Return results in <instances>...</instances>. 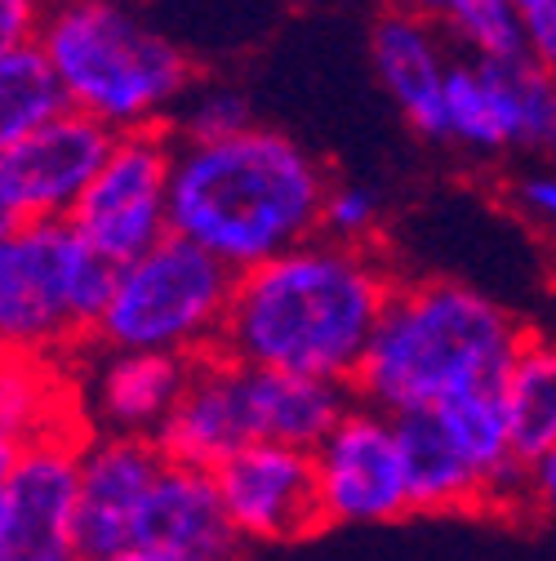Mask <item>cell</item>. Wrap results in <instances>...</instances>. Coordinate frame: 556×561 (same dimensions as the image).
Masks as SVG:
<instances>
[{
  "label": "cell",
  "instance_id": "cell-1",
  "mask_svg": "<svg viewBox=\"0 0 556 561\" xmlns=\"http://www.w3.org/2000/svg\"><path fill=\"white\" fill-rule=\"evenodd\" d=\"M392 295V272L366 245L312 237L236 276L219 353L352 388Z\"/></svg>",
  "mask_w": 556,
  "mask_h": 561
},
{
  "label": "cell",
  "instance_id": "cell-2",
  "mask_svg": "<svg viewBox=\"0 0 556 561\" xmlns=\"http://www.w3.org/2000/svg\"><path fill=\"white\" fill-rule=\"evenodd\" d=\"M325 196L321 161L290 134L254 125L228 144L174 148L170 228L241 276L321 237Z\"/></svg>",
  "mask_w": 556,
  "mask_h": 561
},
{
  "label": "cell",
  "instance_id": "cell-3",
  "mask_svg": "<svg viewBox=\"0 0 556 561\" xmlns=\"http://www.w3.org/2000/svg\"><path fill=\"white\" fill-rule=\"evenodd\" d=\"M530 330L459 280L396 286L352 379L357 401L401 419L476 388H503Z\"/></svg>",
  "mask_w": 556,
  "mask_h": 561
},
{
  "label": "cell",
  "instance_id": "cell-4",
  "mask_svg": "<svg viewBox=\"0 0 556 561\" xmlns=\"http://www.w3.org/2000/svg\"><path fill=\"white\" fill-rule=\"evenodd\" d=\"M67 107L112 134L165 129L187 99L192 62L129 0H49L36 36Z\"/></svg>",
  "mask_w": 556,
  "mask_h": 561
},
{
  "label": "cell",
  "instance_id": "cell-5",
  "mask_svg": "<svg viewBox=\"0 0 556 561\" xmlns=\"http://www.w3.org/2000/svg\"><path fill=\"white\" fill-rule=\"evenodd\" d=\"M116 267L72 224H19L0 241V353L72 357L94 343Z\"/></svg>",
  "mask_w": 556,
  "mask_h": 561
},
{
  "label": "cell",
  "instance_id": "cell-6",
  "mask_svg": "<svg viewBox=\"0 0 556 561\" xmlns=\"http://www.w3.org/2000/svg\"><path fill=\"white\" fill-rule=\"evenodd\" d=\"M232 290L236 272L183 237H165L143 259L116 267V286L94 330V347L200 362L219 353Z\"/></svg>",
  "mask_w": 556,
  "mask_h": 561
},
{
  "label": "cell",
  "instance_id": "cell-7",
  "mask_svg": "<svg viewBox=\"0 0 556 561\" xmlns=\"http://www.w3.org/2000/svg\"><path fill=\"white\" fill-rule=\"evenodd\" d=\"M170 179H174V138L165 129H134L116 134L112 157L103 161L99 179L72 209L77 237L107 259L112 267H125L157 250L170 228Z\"/></svg>",
  "mask_w": 556,
  "mask_h": 561
},
{
  "label": "cell",
  "instance_id": "cell-8",
  "mask_svg": "<svg viewBox=\"0 0 556 561\" xmlns=\"http://www.w3.org/2000/svg\"><path fill=\"white\" fill-rule=\"evenodd\" d=\"M90 428L45 433L23 446L0 485V561H77L81 455Z\"/></svg>",
  "mask_w": 556,
  "mask_h": 561
},
{
  "label": "cell",
  "instance_id": "cell-9",
  "mask_svg": "<svg viewBox=\"0 0 556 561\" xmlns=\"http://www.w3.org/2000/svg\"><path fill=\"white\" fill-rule=\"evenodd\" d=\"M325 526H392L414 517L396 419L357 401L312 450Z\"/></svg>",
  "mask_w": 556,
  "mask_h": 561
},
{
  "label": "cell",
  "instance_id": "cell-10",
  "mask_svg": "<svg viewBox=\"0 0 556 561\" xmlns=\"http://www.w3.org/2000/svg\"><path fill=\"white\" fill-rule=\"evenodd\" d=\"M112 144L116 134L107 125L67 107L10 157H0V196L19 224H67L112 157Z\"/></svg>",
  "mask_w": 556,
  "mask_h": 561
},
{
  "label": "cell",
  "instance_id": "cell-11",
  "mask_svg": "<svg viewBox=\"0 0 556 561\" xmlns=\"http://www.w3.org/2000/svg\"><path fill=\"white\" fill-rule=\"evenodd\" d=\"M215 481L241 543H299L325 530L316 459L308 450L254 442L228 459Z\"/></svg>",
  "mask_w": 556,
  "mask_h": 561
},
{
  "label": "cell",
  "instance_id": "cell-12",
  "mask_svg": "<svg viewBox=\"0 0 556 561\" xmlns=\"http://www.w3.org/2000/svg\"><path fill=\"white\" fill-rule=\"evenodd\" d=\"M165 472V455L148 437H103L90 433L81 455V517L77 548L85 561L134 557L138 522Z\"/></svg>",
  "mask_w": 556,
  "mask_h": 561
},
{
  "label": "cell",
  "instance_id": "cell-13",
  "mask_svg": "<svg viewBox=\"0 0 556 561\" xmlns=\"http://www.w3.org/2000/svg\"><path fill=\"white\" fill-rule=\"evenodd\" d=\"M165 463L219 472L228 459L258 442L254 401H250V370L223 353H210L192 366V379L165 419V428L152 437Z\"/></svg>",
  "mask_w": 556,
  "mask_h": 561
},
{
  "label": "cell",
  "instance_id": "cell-14",
  "mask_svg": "<svg viewBox=\"0 0 556 561\" xmlns=\"http://www.w3.org/2000/svg\"><path fill=\"white\" fill-rule=\"evenodd\" d=\"M187 357H161V353H107L77 379L81 397V419L90 433L103 437H157L165 419L174 414L187 379H192Z\"/></svg>",
  "mask_w": 556,
  "mask_h": 561
},
{
  "label": "cell",
  "instance_id": "cell-15",
  "mask_svg": "<svg viewBox=\"0 0 556 561\" xmlns=\"http://www.w3.org/2000/svg\"><path fill=\"white\" fill-rule=\"evenodd\" d=\"M241 535L223 508L215 472L165 463L138 522L134 552L161 561H236Z\"/></svg>",
  "mask_w": 556,
  "mask_h": 561
},
{
  "label": "cell",
  "instance_id": "cell-16",
  "mask_svg": "<svg viewBox=\"0 0 556 561\" xmlns=\"http://www.w3.org/2000/svg\"><path fill=\"white\" fill-rule=\"evenodd\" d=\"M370 54L383 90L396 99L405 121L428 138H450V121H445L450 67L441 62L428 23L419 14H383L370 36Z\"/></svg>",
  "mask_w": 556,
  "mask_h": 561
},
{
  "label": "cell",
  "instance_id": "cell-17",
  "mask_svg": "<svg viewBox=\"0 0 556 561\" xmlns=\"http://www.w3.org/2000/svg\"><path fill=\"white\" fill-rule=\"evenodd\" d=\"M396 437L405 455V481H409V508L414 513H490V490L480 472L467 463V455L454 446V437L441 428L432 410L401 414Z\"/></svg>",
  "mask_w": 556,
  "mask_h": 561
},
{
  "label": "cell",
  "instance_id": "cell-18",
  "mask_svg": "<svg viewBox=\"0 0 556 561\" xmlns=\"http://www.w3.org/2000/svg\"><path fill=\"white\" fill-rule=\"evenodd\" d=\"M250 401H254L258 442L294 446V450L312 455L343 424V414L357 405V392L347 383H334V379L250 370Z\"/></svg>",
  "mask_w": 556,
  "mask_h": 561
},
{
  "label": "cell",
  "instance_id": "cell-19",
  "mask_svg": "<svg viewBox=\"0 0 556 561\" xmlns=\"http://www.w3.org/2000/svg\"><path fill=\"white\" fill-rule=\"evenodd\" d=\"M503 405H508L512 450L525 468H534L556 450V343L534 334L525 339L503 383Z\"/></svg>",
  "mask_w": 556,
  "mask_h": 561
},
{
  "label": "cell",
  "instance_id": "cell-20",
  "mask_svg": "<svg viewBox=\"0 0 556 561\" xmlns=\"http://www.w3.org/2000/svg\"><path fill=\"white\" fill-rule=\"evenodd\" d=\"M67 112V94L40 45H23L0 58V157Z\"/></svg>",
  "mask_w": 556,
  "mask_h": 561
},
{
  "label": "cell",
  "instance_id": "cell-21",
  "mask_svg": "<svg viewBox=\"0 0 556 561\" xmlns=\"http://www.w3.org/2000/svg\"><path fill=\"white\" fill-rule=\"evenodd\" d=\"M409 5L414 14H428L454 27L480 58H495V62L534 58L512 0H409Z\"/></svg>",
  "mask_w": 556,
  "mask_h": 561
},
{
  "label": "cell",
  "instance_id": "cell-22",
  "mask_svg": "<svg viewBox=\"0 0 556 561\" xmlns=\"http://www.w3.org/2000/svg\"><path fill=\"white\" fill-rule=\"evenodd\" d=\"M254 129V107L250 94L236 85H192L187 99L174 107L165 134L174 138V148H205V144H228Z\"/></svg>",
  "mask_w": 556,
  "mask_h": 561
},
{
  "label": "cell",
  "instance_id": "cell-23",
  "mask_svg": "<svg viewBox=\"0 0 556 561\" xmlns=\"http://www.w3.org/2000/svg\"><path fill=\"white\" fill-rule=\"evenodd\" d=\"M445 121H450V138L480 152L508 148V129L499 116L495 94L485 90L476 67H450L445 77Z\"/></svg>",
  "mask_w": 556,
  "mask_h": 561
},
{
  "label": "cell",
  "instance_id": "cell-24",
  "mask_svg": "<svg viewBox=\"0 0 556 561\" xmlns=\"http://www.w3.org/2000/svg\"><path fill=\"white\" fill-rule=\"evenodd\" d=\"M379 219V205L366 187H329L325 209H321V237L343 241V245H361Z\"/></svg>",
  "mask_w": 556,
  "mask_h": 561
},
{
  "label": "cell",
  "instance_id": "cell-25",
  "mask_svg": "<svg viewBox=\"0 0 556 561\" xmlns=\"http://www.w3.org/2000/svg\"><path fill=\"white\" fill-rule=\"evenodd\" d=\"M512 10L521 19L530 54L547 67V72H556V0H512Z\"/></svg>",
  "mask_w": 556,
  "mask_h": 561
},
{
  "label": "cell",
  "instance_id": "cell-26",
  "mask_svg": "<svg viewBox=\"0 0 556 561\" xmlns=\"http://www.w3.org/2000/svg\"><path fill=\"white\" fill-rule=\"evenodd\" d=\"M45 5L49 0H0V58L36 45L40 23H45Z\"/></svg>",
  "mask_w": 556,
  "mask_h": 561
},
{
  "label": "cell",
  "instance_id": "cell-27",
  "mask_svg": "<svg viewBox=\"0 0 556 561\" xmlns=\"http://www.w3.org/2000/svg\"><path fill=\"white\" fill-rule=\"evenodd\" d=\"M530 517L556 526V450L530 468Z\"/></svg>",
  "mask_w": 556,
  "mask_h": 561
},
{
  "label": "cell",
  "instance_id": "cell-28",
  "mask_svg": "<svg viewBox=\"0 0 556 561\" xmlns=\"http://www.w3.org/2000/svg\"><path fill=\"white\" fill-rule=\"evenodd\" d=\"M521 201L530 209H538V215L556 219V179H530V183H521Z\"/></svg>",
  "mask_w": 556,
  "mask_h": 561
},
{
  "label": "cell",
  "instance_id": "cell-29",
  "mask_svg": "<svg viewBox=\"0 0 556 561\" xmlns=\"http://www.w3.org/2000/svg\"><path fill=\"white\" fill-rule=\"evenodd\" d=\"M23 446H27V442H23V437H19V433L5 424V419H0V485H5V477H10L14 459L23 455Z\"/></svg>",
  "mask_w": 556,
  "mask_h": 561
},
{
  "label": "cell",
  "instance_id": "cell-30",
  "mask_svg": "<svg viewBox=\"0 0 556 561\" xmlns=\"http://www.w3.org/2000/svg\"><path fill=\"white\" fill-rule=\"evenodd\" d=\"M538 148L556 157V99H552V112H547V125H543V144H538Z\"/></svg>",
  "mask_w": 556,
  "mask_h": 561
},
{
  "label": "cell",
  "instance_id": "cell-31",
  "mask_svg": "<svg viewBox=\"0 0 556 561\" xmlns=\"http://www.w3.org/2000/svg\"><path fill=\"white\" fill-rule=\"evenodd\" d=\"M19 228V215H14V209H10V201L5 196H0V241H5L10 232Z\"/></svg>",
  "mask_w": 556,
  "mask_h": 561
},
{
  "label": "cell",
  "instance_id": "cell-32",
  "mask_svg": "<svg viewBox=\"0 0 556 561\" xmlns=\"http://www.w3.org/2000/svg\"><path fill=\"white\" fill-rule=\"evenodd\" d=\"M125 561H161V557H143V552H134V557H125Z\"/></svg>",
  "mask_w": 556,
  "mask_h": 561
},
{
  "label": "cell",
  "instance_id": "cell-33",
  "mask_svg": "<svg viewBox=\"0 0 556 561\" xmlns=\"http://www.w3.org/2000/svg\"><path fill=\"white\" fill-rule=\"evenodd\" d=\"M77 561H85V557H77Z\"/></svg>",
  "mask_w": 556,
  "mask_h": 561
}]
</instances>
